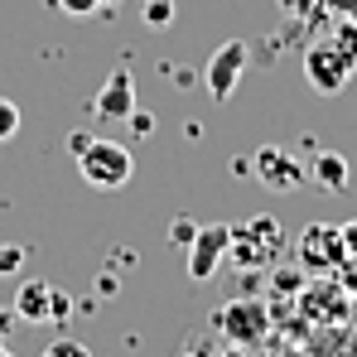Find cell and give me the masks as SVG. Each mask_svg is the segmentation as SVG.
Masks as SVG:
<instances>
[{"mask_svg":"<svg viewBox=\"0 0 357 357\" xmlns=\"http://www.w3.org/2000/svg\"><path fill=\"white\" fill-rule=\"evenodd\" d=\"M39 357H92V348L63 333V338H54V343H49V348H44V353H39Z\"/></svg>","mask_w":357,"mask_h":357,"instance_id":"obj_14","label":"cell"},{"mask_svg":"<svg viewBox=\"0 0 357 357\" xmlns=\"http://www.w3.org/2000/svg\"><path fill=\"white\" fill-rule=\"evenodd\" d=\"M54 5H59L63 15H77V20L82 15H97V0H54Z\"/></svg>","mask_w":357,"mask_h":357,"instance_id":"obj_19","label":"cell"},{"mask_svg":"<svg viewBox=\"0 0 357 357\" xmlns=\"http://www.w3.org/2000/svg\"><path fill=\"white\" fill-rule=\"evenodd\" d=\"M193 232H198V222H193V218H174V222H169V241H174V246H188Z\"/></svg>","mask_w":357,"mask_h":357,"instance_id":"obj_17","label":"cell"},{"mask_svg":"<svg viewBox=\"0 0 357 357\" xmlns=\"http://www.w3.org/2000/svg\"><path fill=\"white\" fill-rule=\"evenodd\" d=\"M295 256L299 266L309 271V275H333L343 261H348V241H343V227H333V222H309L304 227V237L295 241Z\"/></svg>","mask_w":357,"mask_h":357,"instance_id":"obj_4","label":"cell"},{"mask_svg":"<svg viewBox=\"0 0 357 357\" xmlns=\"http://www.w3.org/2000/svg\"><path fill=\"white\" fill-rule=\"evenodd\" d=\"M121 0H97V10H116Z\"/></svg>","mask_w":357,"mask_h":357,"instance_id":"obj_24","label":"cell"},{"mask_svg":"<svg viewBox=\"0 0 357 357\" xmlns=\"http://www.w3.org/2000/svg\"><path fill=\"white\" fill-rule=\"evenodd\" d=\"M290 251V237H285V227L275 222V218H266V213H256V218H246V222H232V241H227V261L246 271V275H256V271H271L280 256Z\"/></svg>","mask_w":357,"mask_h":357,"instance_id":"obj_2","label":"cell"},{"mask_svg":"<svg viewBox=\"0 0 357 357\" xmlns=\"http://www.w3.org/2000/svg\"><path fill=\"white\" fill-rule=\"evenodd\" d=\"M15 130H20V107L0 97V140H15Z\"/></svg>","mask_w":357,"mask_h":357,"instance_id":"obj_15","label":"cell"},{"mask_svg":"<svg viewBox=\"0 0 357 357\" xmlns=\"http://www.w3.org/2000/svg\"><path fill=\"white\" fill-rule=\"evenodd\" d=\"M266 304H256V299H232L227 309H222V328H227V338L232 343H256L261 333H266Z\"/></svg>","mask_w":357,"mask_h":357,"instance_id":"obj_9","label":"cell"},{"mask_svg":"<svg viewBox=\"0 0 357 357\" xmlns=\"http://www.w3.org/2000/svg\"><path fill=\"white\" fill-rule=\"evenodd\" d=\"M140 20H145L150 29H165V24H174V0H145Z\"/></svg>","mask_w":357,"mask_h":357,"instance_id":"obj_12","label":"cell"},{"mask_svg":"<svg viewBox=\"0 0 357 357\" xmlns=\"http://www.w3.org/2000/svg\"><path fill=\"white\" fill-rule=\"evenodd\" d=\"M324 15H328V10H324ZM328 20H333V15H328ZM353 73H357V24L333 20V29H328L324 39L304 44V82H309L314 92L333 97V92H343V87L353 82Z\"/></svg>","mask_w":357,"mask_h":357,"instance_id":"obj_1","label":"cell"},{"mask_svg":"<svg viewBox=\"0 0 357 357\" xmlns=\"http://www.w3.org/2000/svg\"><path fill=\"white\" fill-rule=\"evenodd\" d=\"M10 314L24 319V324H54V285L49 280H24L15 290V309Z\"/></svg>","mask_w":357,"mask_h":357,"instance_id":"obj_10","label":"cell"},{"mask_svg":"<svg viewBox=\"0 0 357 357\" xmlns=\"http://www.w3.org/2000/svg\"><path fill=\"white\" fill-rule=\"evenodd\" d=\"M227 241H232V222H198V232L188 241V275L213 280L218 266L227 261Z\"/></svg>","mask_w":357,"mask_h":357,"instance_id":"obj_6","label":"cell"},{"mask_svg":"<svg viewBox=\"0 0 357 357\" xmlns=\"http://www.w3.org/2000/svg\"><path fill=\"white\" fill-rule=\"evenodd\" d=\"M324 10H328L333 20H348V24H357V0H324Z\"/></svg>","mask_w":357,"mask_h":357,"instance_id":"obj_18","label":"cell"},{"mask_svg":"<svg viewBox=\"0 0 357 357\" xmlns=\"http://www.w3.org/2000/svg\"><path fill=\"white\" fill-rule=\"evenodd\" d=\"M130 112H135V77H130V68H116V73L102 82V92L92 97V116L126 121Z\"/></svg>","mask_w":357,"mask_h":357,"instance_id":"obj_8","label":"cell"},{"mask_svg":"<svg viewBox=\"0 0 357 357\" xmlns=\"http://www.w3.org/2000/svg\"><path fill=\"white\" fill-rule=\"evenodd\" d=\"M251 174L261 178L271 193H299L304 178H309V165L295 160L290 150H280V145H261V150L251 155Z\"/></svg>","mask_w":357,"mask_h":357,"instance_id":"obj_5","label":"cell"},{"mask_svg":"<svg viewBox=\"0 0 357 357\" xmlns=\"http://www.w3.org/2000/svg\"><path fill=\"white\" fill-rule=\"evenodd\" d=\"M68 314H73V299L63 295V290H54V324H63Z\"/></svg>","mask_w":357,"mask_h":357,"instance_id":"obj_21","label":"cell"},{"mask_svg":"<svg viewBox=\"0 0 357 357\" xmlns=\"http://www.w3.org/2000/svg\"><path fill=\"white\" fill-rule=\"evenodd\" d=\"M24 266V246H15V241H0V275H15Z\"/></svg>","mask_w":357,"mask_h":357,"instance_id":"obj_16","label":"cell"},{"mask_svg":"<svg viewBox=\"0 0 357 357\" xmlns=\"http://www.w3.org/2000/svg\"><path fill=\"white\" fill-rule=\"evenodd\" d=\"M0 357H15V353H10V343H5V333H0Z\"/></svg>","mask_w":357,"mask_h":357,"instance_id":"obj_25","label":"cell"},{"mask_svg":"<svg viewBox=\"0 0 357 357\" xmlns=\"http://www.w3.org/2000/svg\"><path fill=\"white\" fill-rule=\"evenodd\" d=\"M77 174L87 178L97 193H116L130 183L135 174V155H130V145H121V140H87L82 150H77Z\"/></svg>","mask_w":357,"mask_h":357,"instance_id":"obj_3","label":"cell"},{"mask_svg":"<svg viewBox=\"0 0 357 357\" xmlns=\"http://www.w3.org/2000/svg\"><path fill=\"white\" fill-rule=\"evenodd\" d=\"M280 15H290V20H319L324 15V0H280Z\"/></svg>","mask_w":357,"mask_h":357,"instance_id":"obj_13","label":"cell"},{"mask_svg":"<svg viewBox=\"0 0 357 357\" xmlns=\"http://www.w3.org/2000/svg\"><path fill=\"white\" fill-rule=\"evenodd\" d=\"M348 160L343 155H333V150H319L314 160H309V178L319 183V193H343L348 188Z\"/></svg>","mask_w":357,"mask_h":357,"instance_id":"obj_11","label":"cell"},{"mask_svg":"<svg viewBox=\"0 0 357 357\" xmlns=\"http://www.w3.org/2000/svg\"><path fill=\"white\" fill-rule=\"evenodd\" d=\"M87 140H92V135H87V130H73V135H68V150H73V155H77V150H82V145H87Z\"/></svg>","mask_w":357,"mask_h":357,"instance_id":"obj_23","label":"cell"},{"mask_svg":"<svg viewBox=\"0 0 357 357\" xmlns=\"http://www.w3.org/2000/svg\"><path fill=\"white\" fill-rule=\"evenodd\" d=\"M241 73H246V44H241V39H227V44L208 59V68H203L208 97H213V102H227V97L237 92Z\"/></svg>","mask_w":357,"mask_h":357,"instance_id":"obj_7","label":"cell"},{"mask_svg":"<svg viewBox=\"0 0 357 357\" xmlns=\"http://www.w3.org/2000/svg\"><path fill=\"white\" fill-rule=\"evenodd\" d=\"M338 280H343V290H348V295L357 290V271H353V261H343V266H338Z\"/></svg>","mask_w":357,"mask_h":357,"instance_id":"obj_22","label":"cell"},{"mask_svg":"<svg viewBox=\"0 0 357 357\" xmlns=\"http://www.w3.org/2000/svg\"><path fill=\"white\" fill-rule=\"evenodd\" d=\"M126 126H130V130H135V135H150V130H155V116H150V112H140V107H135V112H130V116H126Z\"/></svg>","mask_w":357,"mask_h":357,"instance_id":"obj_20","label":"cell"}]
</instances>
